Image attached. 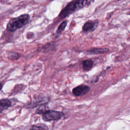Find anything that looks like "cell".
Wrapping results in <instances>:
<instances>
[{
	"label": "cell",
	"mask_w": 130,
	"mask_h": 130,
	"mask_svg": "<svg viewBox=\"0 0 130 130\" xmlns=\"http://www.w3.org/2000/svg\"><path fill=\"white\" fill-rule=\"evenodd\" d=\"M30 129H48V127L47 126L43 123H38L35 124L32 126Z\"/></svg>",
	"instance_id": "11"
},
{
	"label": "cell",
	"mask_w": 130,
	"mask_h": 130,
	"mask_svg": "<svg viewBox=\"0 0 130 130\" xmlns=\"http://www.w3.org/2000/svg\"><path fill=\"white\" fill-rule=\"evenodd\" d=\"M2 84L0 83V91H1V89H2Z\"/></svg>",
	"instance_id": "13"
},
{
	"label": "cell",
	"mask_w": 130,
	"mask_h": 130,
	"mask_svg": "<svg viewBox=\"0 0 130 130\" xmlns=\"http://www.w3.org/2000/svg\"><path fill=\"white\" fill-rule=\"evenodd\" d=\"M30 20V16L27 14L21 15L17 17L10 20L7 25V29L9 31L14 32L26 25Z\"/></svg>",
	"instance_id": "1"
},
{
	"label": "cell",
	"mask_w": 130,
	"mask_h": 130,
	"mask_svg": "<svg viewBox=\"0 0 130 130\" xmlns=\"http://www.w3.org/2000/svg\"><path fill=\"white\" fill-rule=\"evenodd\" d=\"M109 51L108 48H92L87 50V52L89 54H98L105 53Z\"/></svg>",
	"instance_id": "6"
},
{
	"label": "cell",
	"mask_w": 130,
	"mask_h": 130,
	"mask_svg": "<svg viewBox=\"0 0 130 130\" xmlns=\"http://www.w3.org/2000/svg\"><path fill=\"white\" fill-rule=\"evenodd\" d=\"M48 109V108L46 106L42 105V106H41L39 108H38L36 110V113L38 114H42L44 112L47 110Z\"/></svg>",
	"instance_id": "12"
},
{
	"label": "cell",
	"mask_w": 130,
	"mask_h": 130,
	"mask_svg": "<svg viewBox=\"0 0 130 130\" xmlns=\"http://www.w3.org/2000/svg\"><path fill=\"white\" fill-rule=\"evenodd\" d=\"M11 102L6 99L0 100V112L8 109L11 106Z\"/></svg>",
	"instance_id": "7"
},
{
	"label": "cell",
	"mask_w": 130,
	"mask_h": 130,
	"mask_svg": "<svg viewBox=\"0 0 130 130\" xmlns=\"http://www.w3.org/2000/svg\"><path fill=\"white\" fill-rule=\"evenodd\" d=\"M42 115V119L45 121L58 120L64 116L63 113L61 112L50 110H46Z\"/></svg>",
	"instance_id": "2"
},
{
	"label": "cell",
	"mask_w": 130,
	"mask_h": 130,
	"mask_svg": "<svg viewBox=\"0 0 130 130\" xmlns=\"http://www.w3.org/2000/svg\"><path fill=\"white\" fill-rule=\"evenodd\" d=\"M82 64L83 70L85 71H88L92 68L93 62L91 59H86L82 61Z\"/></svg>",
	"instance_id": "8"
},
{
	"label": "cell",
	"mask_w": 130,
	"mask_h": 130,
	"mask_svg": "<svg viewBox=\"0 0 130 130\" xmlns=\"http://www.w3.org/2000/svg\"><path fill=\"white\" fill-rule=\"evenodd\" d=\"M89 90L90 87L88 86L82 84L74 88L72 90V93L74 95L79 96L86 94Z\"/></svg>",
	"instance_id": "3"
},
{
	"label": "cell",
	"mask_w": 130,
	"mask_h": 130,
	"mask_svg": "<svg viewBox=\"0 0 130 130\" xmlns=\"http://www.w3.org/2000/svg\"><path fill=\"white\" fill-rule=\"evenodd\" d=\"M98 24V21L89 20L85 22L82 27V31L84 32L93 31Z\"/></svg>",
	"instance_id": "5"
},
{
	"label": "cell",
	"mask_w": 130,
	"mask_h": 130,
	"mask_svg": "<svg viewBox=\"0 0 130 130\" xmlns=\"http://www.w3.org/2000/svg\"><path fill=\"white\" fill-rule=\"evenodd\" d=\"M8 57L12 60H16L19 58L20 54L16 52H11L8 54Z\"/></svg>",
	"instance_id": "10"
},
{
	"label": "cell",
	"mask_w": 130,
	"mask_h": 130,
	"mask_svg": "<svg viewBox=\"0 0 130 130\" xmlns=\"http://www.w3.org/2000/svg\"><path fill=\"white\" fill-rule=\"evenodd\" d=\"M94 0H74L73 3L75 11L82 9L90 5Z\"/></svg>",
	"instance_id": "4"
},
{
	"label": "cell",
	"mask_w": 130,
	"mask_h": 130,
	"mask_svg": "<svg viewBox=\"0 0 130 130\" xmlns=\"http://www.w3.org/2000/svg\"><path fill=\"white\" fill-rule=\"evenodd\" d=\"M67 21H63L58 27L57 29L56 30V34H57V35H58V36L61 34V32L64 30L66 27L67 26Z\"/></svg>",
	"instance_id": "9"
}]
</instances>
